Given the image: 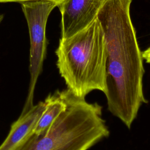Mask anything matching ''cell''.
I'll return each instance as SVG.
<instances>
[{"label":"cell","instance_id":"277c9868","mask_svg":"<svg viewBox=\"0 0 150 150\" xmlns=\"http://www.w3.org/2000/svg\"><path fill=\"white\" fill-rule=\"evenodd\" d=\"M108 0H64L58 6L61 13V39L87 28Z\"/></svg>","mask_w":150,"mask_h":150},{"label":"cell","instance_id":"5b68a950","mask_svg":"<svg viewBox=\"0 0 150 150\" xmlns=\"http://www.w3.org/2000/svg\"><path fill=\"white\" fill-rule=\"evenodd\" d=\"M46 107L45 101H40L12 123L10 131L0 145V150H13L32 133L39 117Z\"/></svg>","mask_w":150,"mask_h":150},{"label":"cell","instance_id":"8992f818","mask_svg":"<svg viewBox=\"0 0 150 150\" xmlns=\"http://www.w3.org/2000/svg\"><path fill=\"white\" fill-rule=\"evenodd\" d=\"M46 107L39 117L33 133L39 135L45 132L66 108V104L62 91L50 94L45 100Z\"/></svg>","mask_w":150,"mask_h":150},{"label":"cell","instance_id":"7a4b0ae2","mask_svg":"<svg viewBox=\"0 0 150 150\" xmlns=\"http://www.w3.org/2000/svg\"><path fill=\"white\" fill-rule=\"evenodd\" d=\"M56 65L68 89L85 98L90 92L107 91V54L104 34L97 18L87 28L66 39H60Z\"/></svg>","mask_w":150,"mask_h":150},{"label":"cell","instance_id":"9c48e42d","mask_svg":"<svg viewBox=\"0 0 150 150\" xmlns=\"http://www.w3.org/2000/svg\"><path fill=\"white\" fill-rule=\"evenodd\" d=\"M4 16L3 14H0V23L2 21V20L4 19Z\"/></svg>","mask_w":150,"mask_h":150},{"label":"cell","instance_id":"52a82bcc","mask_svg":"<svg viewBox=\"0 0 150 150\" xmlns=\"http://www.w3.org/2000/svg\"><path fill=\"white\" fill-rule=\"evenodd\" d=\"M34 1V0H0V3H6V2H23L25 1ZM48 1H51L54 2H55L57 4V6L58 7L59 5H60L62 2L64 0H48Z\"/></svg>","mask_w":150,"mask_h":150},{"label":"cell","instance_id":"ba28073f","mask_svg":"<svg viewBox=\"0 0 150 150\" xmlns=\"http://www.w3.org/2000/svg\"><path fill=\"white\" fill-rule=\"evenodd\" d=\"M143 59L147 63H150V46L142 52Z\"/></svg>","mask_w":150,"mask_h":150},{"label":"cell","instance_id":"6da1fadb","mask_svg":"<svg viewBox=\"0 0 150 150\" xmlns=\"http://www.w3.org/2000/svg\"><path fill=\"white\" fill-rule=\"evenodd\" d=\"M66 106L43 134L33 132L13 150H88L110 135L102 107L62 91Z\"/></svg>","mask_w":150,"mask_h":150},{"label":"cell","instance_id":"3957f363","mask_svg":"<svg viewBox=\"0 0 150 150\" xmlns=\"http://www.w3.org/2000/svg\"><path fill=\"white\" fill-rule=\"evenodd\" d=\"M27 22L30 36L29 72L30 82L25 103L21 114L27 112L33 106L36 84L46 58L47 40L46 26L49 15L57 4L48 0H34L21 3Z\"/></svg>","mask_w":150,"mask_h":150}]
</instances>
